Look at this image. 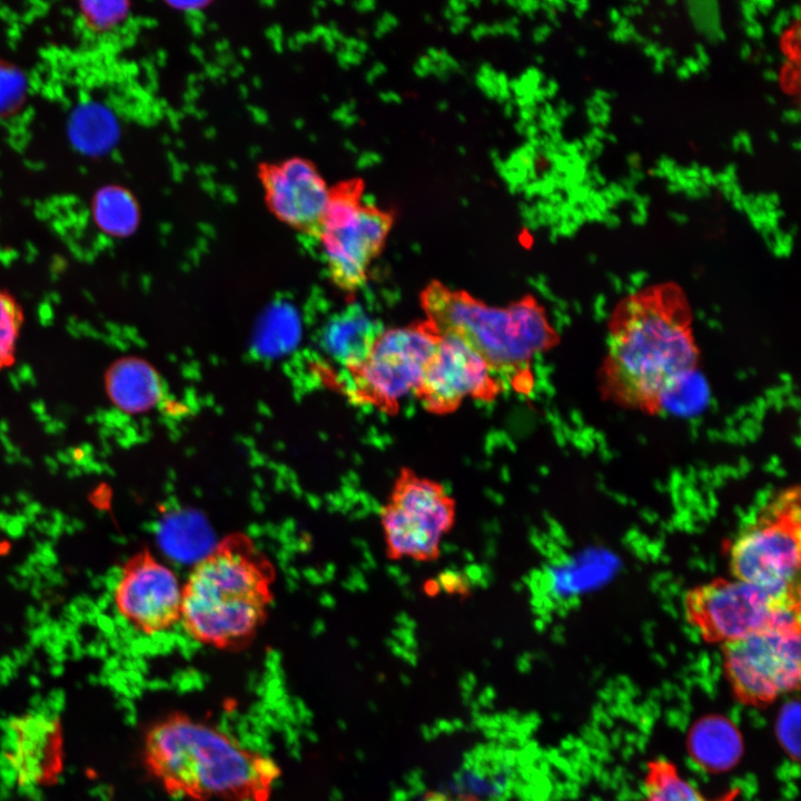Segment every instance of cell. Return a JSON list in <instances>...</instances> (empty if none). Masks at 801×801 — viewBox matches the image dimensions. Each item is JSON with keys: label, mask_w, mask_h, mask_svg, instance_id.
Segmentation results:
<instances>
[{"label": "cell", "mask_w": 801, "mask_h": 801, "mask_svg": "<svg viewBox=\"0 0 801 801\" xmlns=\"http://www.w3.org/2000/svg\"><path fill=\"white\" fill-rule=\"evenodd\" d=\"M699 360L683 289L650 285L622 298L610 315L599 390L621 408L657 415Z\"/></svg>", "instance_id": "obj_1"}, {"label": "cell", "mask_w": 801, "mask_h": 801, "mask_svg": "<svg viewBox=\"0 0 801 801\" xmlns=\"http://www.w3.org/2000/svg\"><path fill=\"white\" fill-rule=\"evenodd\" d=\"M144 759L168 794L194 801H268L281 774L270 756L179 712L149 728Z\"/></svg>", "instance_id": "obj_2"}, {"label": "cell", "mask_w": 801, "mask_h": 801, "mask_svg": "<svg viewBox=\"0 0 801 801\" xmlns=\"http://www.w3.org/2000/svg\"><path fill=\"white\" fill-rule=\"evenodd\" d=\"M275 567L244 533L225 536L182 584L180 624L195 642L234 651L248 646L267 620Z\"/></svg>", "instance_id": "obj_3"}, {"label": "cell", "mask_w": 801, "mask_h": 801, "mask_svg": "<svg viewBox=\"0 0 801 801\" xmlns=\"http://www.w3.org/2000/svg\"><path fill=\"white\" fill-rule=\"evenodd\" d=\"M419 303L439 334L464 340L503 384L526 395L534 386L532 359L561 340L545 308L532 295L506 306H491L434 279L421 291Z\"/></svg>", "instance_id": "obj_4"}, {"label": "cell", "mask_w": 801, "mask_h": 801, "mask_svg": "<svg viewBox=\"0 0 801 801\" xmlns=\"http://www.w3.org/2000/svg\"><path fill=\"white\" fill-rule=\"evenodd\" d=\"M800 582L767 587L739 578L716 577L684 596L688 622L704 642L726 644L772 624L800 619Z\"/></svg>", "instance_id": "obj_5"}, {"label": "cell", "mask_w": 801, "mask_h": 801, "mask_svg": "<svg viewBox=\"0 0 801 801\" xmlns=\"http://www.w3.org/2000/svg\"><path fill=\"white\" fill-rule=\"evenodd\" d=\"M800 486L778 492L729 545L732 577L767 587L799 582L801 561Z\"/></svg>", "instance_id": "obj_6"}, {"label": "cell", "mask_w": 801, "mask_h": 801, "mask_svg": "<svg viewBox=\"0 0 801 801\" xmlns=\"http://www.w3.org/2000/svg\"><path fill=\"white\" fill-rule=\"evenodd\" d=\"M439 339L427 319L383 329L364 359L345 369L344 390L356 404L395 414L418 386Z\"/></svg>", "instance_id": "obj_7"}, {"label": "cell", "mask_w": 801, "mask_h": 801, "mask_svg": "<svg viewBox=\"0 0 801 801\" xmlns=\"http://www.w3.org/2000/svg\"><path fill=\"white\" fill-rule=\"evenodd\" d=\"M379 518L389 560L434 562L455 525L456 502L442 483L402 467Z\"/></svg>", "instance_id": "obj_8"}, {"label": "cell", "mask_w": 801, "mask_h": 801, "mask_svg": "<svg viewBox=\"0 0 801 801\" xmlns=\"http://www.w3.org/2000/svg\"><path fill=\"white\" fill-rule=\"evenodd\" d=\"M724 675L743 705L764 708L799 689L800 619L782 621L722 645Z\"/></svg>", "instance_id": "obj_9"}, {"label": "cell", "mask_w": 801, "mask_h": 801, "mask_svg": "<svg viewBox=\"0 0 801 801\" xmlns=\"http://www.w3.org/2000/svg\"><path fill=\"white\" fill-rule=\"evenodd\" d=\"M390 218L363 205L354 187L332 192L315 234L332 283L353 294L367 281L372 261L380 253Z\"/></svg>", "instance_id": "obj_10"}, {"label": "cell", "mask_w": 801, "mask_h": 801, "mask_svg": "<svg viewBox=\"0 0 801 801\" xmlns=\"http://www.w3.org/2000/svg\"><path fill=\"white\" fill-rule=\"evenodd\" d=\"M503 383L484 359L455 335L441 334L414 395L429 413L446 415L467 398L494 400Z\"/></svg>", "instance_id": "obj_11"}, {"label": "cell", "mask_w": 801, "mask_h": 801, "mask_svg": "<svg viewBox=\"0 0 801 801\" xmlns=\"http://www.w3.org/2000/svg\"><path fill=\"white\" fill-rule=\"evenodd\" d=\"M181 591L177 574L151 552L141 550L123 564L113 601L129 625L155 635L180 622Z\"/></svg>", "instance_id": "obj_12"}, {"label": "cell", "mask_w": 801, "mask_h": 801, "mask_svg": "<svg viewBox=\"0 0 801 801\" xmlns=\"http://www.w3.org/2000/svg\"><path fill=\"white\" fill-rule=\"evenodd\" d=\"M269 210L287 226L315 236L332 191L314 164L293 157L259 170Z\"/></svg>", "instance_id": "obj_13"}, {"label": "cell", "mask_w": 801, "mask_h": 801, "mask_svg": "<svg viewBox=\"0 0 801 801\" xmlns=\"http://www.w3.org/2000/svg\"><path fill=\"white\" fill-rule=\"evenodd\" d=\"M61 730L53 715L30 712L11 721L2 759L9 778L21 788L49 782L61 765Z\"/></svg>", "instance_id": "obj_14"}, {"label": "cell", "mask_w": 801, "mask_h": 801, "mask_svg": "<svg viewBox=\"0 0 801 801\" xmlns=\"http://www.w3.org/2000/svg\"><path fill=\"white\" fill-rule=\"evenodd\" d=\"M103 386L111 404L127 414L151 409L162 395L158 373L136 356L120 357L111 363L103 374Z\"/></svg>", "instance_id": "obj_15"}, {"label": "cell", "mask_w": 801, "mask_h": 801, "mask_svg": "<svg viewBox=\"0 0 801 801\" xmlns=\"http://www.w3.org/2000/svg\"><path fill=\"white\" fill-rule=\"evenodd\" d=\"M743 739L729 718L708 714L696 720L686 736V750L692 761L710 773L726 772L743 754Z\"/></svg>", "instance_id": "obj_16"}, {"label": "cell", "mask_w": 801, "mask_h": 801, "mask_svg": "<svg viewBox=\"0 0 801 801\" xmlns=\"http://www.w3.org/2000/svg\"><path fill=\"white\" fill-rule=\"evenodd\" d=\"M380 325L358 306L336 315L324 333V348L336 363L350 368L360 363L382 332Z\"/></svg>", "instance_id": "obj_17"}, {"label": "cell", "mask_w": 801, "mask_h": 801, "mask_svg": "<svg viewBox=\"0 0 801 801\" xmlns=\"http://www.w3.org/2000/svg\"><path fill=\"white\" fill-rule=\"evenodd\" d=\"M739 788L709 798L682 775L670 760L656 758L646 764L641 801H736Z\"/></svg>", "instance_id": "obj_18"}, {"label": "cell", "mask_w": 801, "mask_h": 801, "mask_svg": "<svg viewBox=\"0 0 801 801\" xmlns=\"http://www.w3.org/2000/svg\"><path fill=\"white\" fill-rule=\"evenodd\" d=\"M90 212L96 227L115 238L132 235L140 222L138 201L127 188L118 185L97 189L90 202Z\"/></svg>", "instance_id": "obj_19"}, {"label": "cell", "mask_w": 801, "mask_h": 801, "mask_svg": "<svg viewBox=\"0 0 801 801\" xmlns=\"http://www.w3.org/2000/svg\"><path fill=\"white\" fill-rule=\"evenodd\" d=\"M118 135L117 123L106 108L86 105L70 120L71 141L85 152L99 154L109 149Z\"/></svg>", "instance_id": "obj_20"}, {"label": "cell", "mask_w": 801, "mask_h": 801, "mask_svg": "<svg viewBox=\"0 0 801 801\" xmlns=\"http://www.w3.org/2000/svg\"><path fill=\"white\" fill-rule=\"evenodd\" d=\"M24 310L8 289L0 287V373L16 364Z\"/></svg>", "instance_id": "obj_21"}, {"label": "cell", "mask_w": 801, "mask_h": 801, "mask_svg": "<svg viewBox=\"0 0 801 801\" xmlns=\"http://www.w3.org/2000/svg\"><path fill=\"white\" fill-rule=\"evenodd\" d=\"M126 1H87L79 3L82 24L95 33L109 32L121 24L129 13Z\"/></svg>", "instance_id": "obj_22"}, {"label": "cell", "mask_w": 801, "mask_h": 801, "mask_svg": "<svg viewBox=\"0 0 801 801\" xmlns=\"http://www.w3.org/2000/svg\"><path fill=\"white\" fill-rule=\"evenodd\" d=\"M28 97V80L12 62L0 60V119L17 113Z\"/></svg>", "instance_id": "obj_23"}, {"label": "cell", "mask_w": 801, "mask_h": 801, "mask_svg": "<svg viewBox=\"0 0 801 801\" xmlns=\"http://www.w3.org/2000/svg\"><path fill=\"white\" fill-rule=\"evenodd\" d=\"M799 704H785L777 720V735L782 746L791 758L799 756Z\"/></svg>", "instance_id": "obj_24"}, {"label": "cell", "mask_w": 801, "mask_h": 801, "mask_svg": "<svg viewBox=\"0 0 801 801\" xmlns=\"http://www.w3.org/2000/svg\"><path fill=\"white\" fill-rule=\"evenodd\" d=\"M174 8H178L179 10L185 11H196L200 10L204 7H206L207 2L204 1H188V2H170L169 3Z\"/></svg>", "instance_id": "obj_25"}, {"label": "cell", "mask_w": 801, "mask_h": 801, "mask_svg": "<svg viewBox=\"0 0 801 801\" xmlns=\"http://www.w3.org/2000/svg\"><path fill=\"white\" fill-rule=\"evenodd\" d=\"M426 801H463L458 799H453L444 793H436L431 795Z\"/></svg>", "instance_id": "obj_26"}]
</instances>
